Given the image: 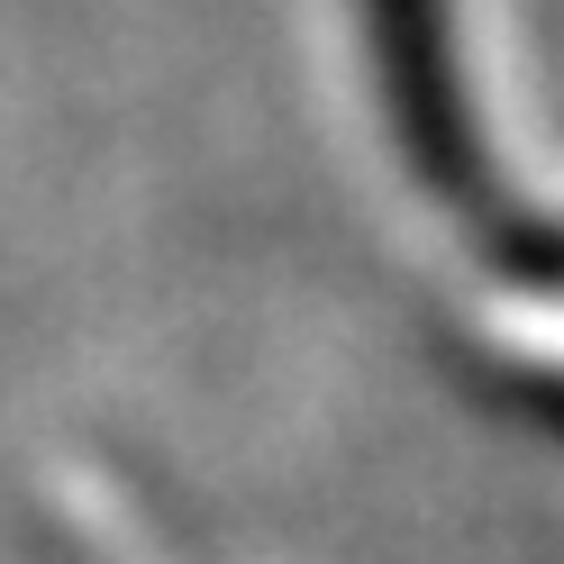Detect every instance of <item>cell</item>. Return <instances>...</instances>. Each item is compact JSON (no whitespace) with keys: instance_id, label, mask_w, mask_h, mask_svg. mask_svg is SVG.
Masks as SVG:
<instances>
[{"instance_id":"cell-1","label":"cell","mask_w":564,"mask_h":564,"mask_svg":"<svg viewBox=\"0 0 564 564\" xmlns=\"http://www.w3.org/2000/svg\"><path fill=\"white\" fill-rule=\"evenodd\" d=\"M519 264L538 273V282H564V237H528V246H519Z\"/></svg>"}]
</instances>
